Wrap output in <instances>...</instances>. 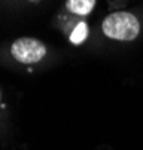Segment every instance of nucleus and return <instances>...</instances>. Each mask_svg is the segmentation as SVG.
Wrapping results in <instances>:
<instances>
[{
  "instance_id": "nucleus-1",
  "label": "nucleus",
  "mask_w": 143,
  "mask_h": 150,
  "mask_svg": "<svg viewBox=\"0 0 143 150\" xmlns=\"http://www.w3.org/2000/svg\"><path fill=\"white\" fill-rule=\"evenodd\" d=\"M140 31L139 21L128 12H116L103 21V33L115 40H133Z\"/></svg>"
},
{
  "instance_id": "nucleus-2",
  "label": "nucleus",
  "mask_w": 143,
  "mask_h": 150,
  "mask_svg": "<svg viewBox=\"0 0 143 150\" xmlns=\"http://www.w3.org/2000/svg\"><path fill=\"white\" fill-rule=\"evenodd\" d=\"M14 58L23 64H34L40 61L45 54L46 48L42 42L31 37H21L14 42L12 49H11Z\"/></svg>"
},
{
  "instance_id": "nucleus-3",
  "label": "nucleus",
  "mask_w": 143,
  "mask_h": 150,
  "mask_svg": "<svg viewBox=\"0 0 143 150\" xmlns=\"http://www.w3.org/2000/svg\"><path fill=\"white\" fill-rule=\"evenodd\" d=\"M95 5V0H69L67 9L76 15H88Z\"/></svg>"
},
{
  "instance_id": "nucleus-4",
  "label": "nucleus",
  "mask_w": 143,
  "mask_h": 150,
  "mask_svg": "<svg viewBox=\"0 0 143 150\" xmlns=\"http://www.w3.org/2000/svg\"><path fill=\"white\" fill-rule=\"evenodd\" d=\"M88 36V27L85 23H79L76 25V28L73 30V33L70 34V42L73 45H80L82 42L87 39Z\"/></svg>"
},
{
  "instance_id": "nucleus-5",
  "label": "nucleus",
  "mask_w": 143,
  "mask_h": 150,
  "mask_svg": "<svg viewBox=\"0 0 143 150\" xmlns=\"http://www.w3.org/2000/svg\"><path fill=\"white\" fill-rule=\"evenodd\" d=\"M0 100H2V91H0Z\"/></svg>"
},
{
  "instance_id": "nucleus-6",
  "label": "nucleus",
  "mask_w": 143,
  "mask_h": 150,
  "mask_svg": "<svg viewBox=\"0 0 143 150\" xmlns=\"http://www.w3.org/2000/svg\"><path fill=\"white\" fill-rule=\"evenodd\" d=\"M34 2H37V0H34Z\"/></svg>"
}]
</instances>
